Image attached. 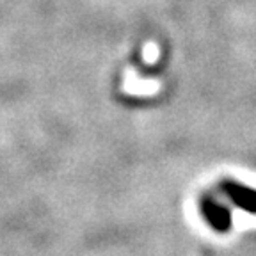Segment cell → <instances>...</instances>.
<instances>
[{
  "label": "cell",
  "mask_w": 256,
  "mask_h": 256,
  "mask_svg": "<svg viewBox=\"0 0 256 256\" xmlns=\"http://www.w3.org/2000/svg\"><path fill=\"white\" fill-rule=\"evenodd\" d=\"M200 210L203 219L214 232L228 233L232 230V210L224 206L220 201H217L212 196H203L200 203Z\"/></svg>",
  "instance_id": "cell-1"
},
{
  "label": "cell",
  "mask_w": 256,
  "mask_h": 256,
  "mask_svg": "<svg viewBox=\"0 0 256 256\" xmlns=\"http://www.w3.org/2000/svg\"><path fill=\"white\" fill-rule=\"evenodd\" d=\"M219 190L236 208L256 216V188H251L235 180H222L219 184Z\"/></svg>",
  "instance_id": "cell-2"
}]
</instances>
